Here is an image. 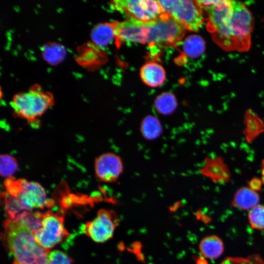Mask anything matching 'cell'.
I'll return each instance as SVG.
<instances>
[{
    "instance_id": "cell-1",
    "label": "cell",
    "mask_w": 264,
    "mask_h": 264,
    "mask_svg": "<svg viewBox=\"0 0 264 264\" xmlns=\"http://www.w3.org/2000/svg\"><path fill=\"white\" fill-rule=\"evenodd\" d=\"M230 19L212 33L214 42L226 51H248L254 27V18L243 2L232 0Z\"/></svg>"
},
{
    "instance_id": "cell-2",
    "label": "cell",
    "mask_w": 264,
    "mask_h": 264,
    "mask_svg": "<svg viewBox=\"0 0 264 264\" xmlns=\"http://www.w3.org/2000/svg\"><path fill=\"white\" fill-rule=\"evenodd\" d=\"M1 239L14 259L13 264H46L48 251L36 241L31 231L14 220L3 223Z\"/></svg>"
},
{
    "instance_id": "cell-3",
    "label": "cell",
    "mask_w": 264,
    "mask_h": 264,
    "mask_svg": "<svg viewBox=\"0 0 264 264\" xmlns=\"http://www.w3.org/2000/svg\"><path fill=\"white\" fill-rule=\"evenodd\" d=\"M53 95L39 84L31 86L27 90L16 93L10 102L16 116L35 125L40 118L54 104Z\"/></svg>"
},
{
    "instance_id": "cell-4",
    "label": "cell",
    "mask_w": 264,
    "mask_h": 264,
    "mask_svg": "<svg viewBox=\"0 0 264 264\" xmlns=\"http://www.w3.org/2000/svg\"><path fill=\"white\" fill-rule=\"evenodd\" d=\"M4 183L5 192L16 198L24 211L42 209L53 204L47 200L45 190L38 182L24 179H16L12 177L6 179Z\"/></svg>"
},
{
    "instance_id": "cell-5",
    "label": "cell",
    "mask_w": 264,
    "mask_h": 264,
    "mask_svg": "<svg viewBox=\"0 0 264 264\" xmlns=\"http://www.w3.org/2000/svg\"><path fill=\"white\" fill-rule=\"evenodd\" d=\"M147 43L150 46H176L183 39L186 30L181 23L165 12L155 20L147 22Z\"/></svg>"
},
{
    "instance_id": "cell-6",
    "label": "cell",
    "mask_w": 264,
    "mask_h": 264,
    "mask_svg": "<svg viewBox=\"0 0 264 264\" xmlns=\"http://www.w3.org/2000/svg\"><path fill=\"white\" fill-rule=\"evenodd\" d=\"M164 12L190 31L197 32L204 22L202 10L196 0H158Z\"/></svg>"
},
{
    "instance_id": "cell-7",
    "label": "cell",
    "mask_w": 264,
    "mask_h": 264,
    "mask_svg": "<svg viewBox=\"0 0 264 264\" xmlns=\"http://www.w3.org/2000/svg\"><path fill=\"white\" fill-rule=\"evenodd\" d=\"M64 215L48 211L43 213L42 227L31 233L37 242L50 251L56 244L66 239L69 234L64 226Z\"/></svg>"
},
{
    "instance_id": "cell-8",
    "label": "cell",
    "mask_w": 264,
    "mask_h": 264,
    "mask_svg": "<svg viewBox=\"0 0 264 264\" xmlns=\"http://www.w3.org/2000/svg\"><path fill=\"white\" fill-rule=\"evenodd\" d=\"M110 5L128 18L145 22L154 21L164 13L158 0H116L110 1Z\"/></svg>"
},
{
    "instance_id": "cell-9",
    "label": "cell",
    "mask_w": 264,
    "mask_h": 264,
    "mask_svg": "<svg viewBox=\"0 0 264 264\" xmlns=\"http://www.w3.org/2000/svg\"><path fill=\"white\" fill-rule=\"evenodd\" d=\"M119 219L113 211L100 209L96 218L87 222L83 228V232L96 242H104L111 239Z\"/></svg>"
},
{
    "instance_id": "cell-10",
    "label": "cell",
    "mask_w": 264,
    "mask_h": 264,
    "mask_svg": "<svg viewBox=\"0 0 264 264\" xmlns=\"http://www.w3.org/2000/svg\"><path fill=\"white\" fill-rule=\"evenodd\" d=\"M115 43L119 47L126 42L147 43L148 29L147 22L128 18L122 22H114Z\"/></svg>"
},
{
    "instance_id": "cell-11",
    "label": "cell",
    "mask_w": 264,
    "mask_h": 264,
    "mask_svg": "<svg viewBox=\"0 0 264 264\" xmlns=\"http://www.w3.org/2000/svg\"><path fill=\"white\" fill-rule=\"evenodd\" d=\"M207 14V29L211 34L225 24L233 12L232 0H196Z\"/></svg>"
},
{
    "instance_id": "cell-12",
    "label": "cell",
    "mask_w": 264,
    "mask_h": 264,
    "mask_svg": "<svg viewBox=\"0 0 264 264\" xmlns=\"http://www.w3.org/2000/svg\"><path fill=\"white\" fill-rule=\"evenodd\" d=\"M94 172L97 178L105 183L116 181L124 171L122 158L112 152L103 153L94 161Z\"/></svg>"
},
{
    "instance_id": "cell-13",
    "label": "cell",
    "mask_w": 264,
    "mask_h": 264,
    "mask_svg": "<svg viewBox=\"0 0 264 264\" xmlns=\"http://www.w3.org/2000/svg\"><path fill=\"white\" fill-rule=\"evenodd\" d=\"M140 75L142 81L151 87L161 86L166 79V72L163 67L152 61L146 63L141 67Z\"/></svg>"
},
{
    "instance_id": "cell-14",
    "label": "cell",
    "mask_w": 264,
    "mask_h": 264,
    "mask_svg": "<svg viewBox=\"0 0 264 264\" xmlns=\"http://www.w3.org/2000/svg\"><path fill=\"white\" fill-rule=\"evenodd\" d=\"M92 43L99 47L107 46L114 40V22H103L95 25L90 32Z\"/></svg>"
},
{
    "instance_id": "cell-15",
    "label": "cell",
    "mask_w": 264,
    "mask_h": 264,
    "mask_svg": "<svg viewBox=\"0 0 264 264\" xmlns=\"http://www.w3.org/2000/svg\"><path fill=\"white\" fill-rule=\"evenodd\" d=\"M260 198L258 192L249 187H243L235 193L232 201L234 207L243 210H250L259 204Z\"/></svg>"
},
{
    "instance_id": "cell-16",
    "label": "cell",
    "mask_w": 264,
    "mask_h": 264,
    "mask_svg": "<svg viewBox=\"0 0 264 264\" xmlns=\"http://www.w3.org/2000/svg\"><path fill=\"white\" fill-rule=\"evenodd\" d=\"M139 130L141 136L145 140L154 141L162 135L163 127L161 122L156 116L149 114L142 119Z\"/></svg>"
},
{
    "instance_id": "cell-17",
    "label": "cell",
    "mask_w": 264,
    "mask_h": 264,
    "mask_svg": "<svg viewBox=\"0 0 264 264\" xmlns=\"http://www.w3.org/2000/svg\"><path fill=\"white\" fill-rule=\"evenodd\" d=\"M199 248L204 257L216 259L222 254L224 245L222 241L218 236L210 235L200 241Z\"/></svg>"
},
{
    "instance_id": "cell-18",
    "label": "cell",
    "mask_w": 264,
    "mask_h": 264,
    "mask_svg": "<svg viewBox=\"0 0 264 264\" xmlns=\"http://www.w3.org/2000/svg\"><path fill=\"white\" fill-rule=\"evenodd\" d=\"M224 167L222 161L207 158L199 171L204 176L209 177L212 180H226L228 176L226 168H223Z\"/></svg>"
},
{
    "instance_id": "cell-19",
    "label": "cell",
    "mask_w": 264,
    "mask_h": 264,
    "mask_svg": "<svg viewBox=\"0 0 264 264\" xmlns=\"http://www.w3.org/2000/svg\"><path fill=\"white\" fill-rule=\"evenodd\" d=\"M184 53L188 57L196 59L201 56L205 50V43L203 39L198 35H190L183 43Z\"/></svg>"
},
{
    "instance_id": "cell-20",
    "label": "cell",
    "mask_w": 264,
    "mask_h": 264,
    "mask_svg": "<svg viewBox=\"0 0 264 264\" xmlns=\"http://www.w3.org/2000/svg\"><path fill=\"white\" fill-rule=\"evenodd\" d=\"M177 106L176 96L169 92H165L158 95L154 102L156 111L162 115L172 114L176 111Z\"/></svg>"
},
{
    "instance_id": "cell-21",
    "label": "cell",
    "mask_w": 264,
    "mask_h": 264,
    "mask_svg": "<svg viewBox=\"0 0 264 264\" xmlns=\"http://www.w3.org/2000/svg\"><path fill=\"white\" fill-rule=\"evenodd\" d=\"M66 49L60 44L47 43L43 47L44 59L51 65H57L61 62L66 56Z\"/></svg>"
},
{
    "instance_id": "cell-22",
    "label": "cell",
    "mask_w": 264,
    "mask_h": 264,
    "mask_svg": "<svg viewBox=\"0 0 264 264\" xmlns=\"http://www.w3.org/2000/svg\"><path fill=\"white\" fill-rule=\"evenodd\" d=\"M43 215V213L40 212L24 211L14 220L17 221L32 232L42 227Z\"/></svg>"
},
{
    "instance_id": "cell-23",
    "label": "cell",
    "mask_w": 264,
    "mask_h": 264,
    "mask_svg": "<svg viewBox=\"0 0 264 264\" xmlns=\"http://www.w3.org/2000/svg\"><path fill=\"white\" fill-rule=\"evenodd\" d=\"M16 159L8 154H1L0 156V173L6 179L12 177L18 169Z\"/></svg>"
},
{
    "instance_id": "cell-24",
    "label": "cell",
    "mask_w": 264,
    "mask_h": 264,
    "mask_svg": "<svg viewBox=\"0 0 264 264\" xmlns=\"http://www.w3.org/2000/svg\"><path fill=\"white\" fill-rule=\"evenodd\" d=\"M248 219L251 227L264 230V205L258 204L249 210Z\"/></svg>"
},
{
    "instance_id": "cell-25",
    "label": "cell",
    "mask_w": 264,
    "mask_h": 264,
    "mask_svg": "<svg viewBox=\"0 0 264 264\" xmlns=\"http://www.w3.org/2000/svg\"><path fill=\"white\" fill-rule=\"evenodd\" d=\"M71 259L66 254L59 250H54L48 254L46 264H71Z\"/></svg>"
},
{
    "instance_id": "cell-26",
    "label": "cell",
    "mask_w": 264,
    "mask_h": 264,
    "mask_svg": "<svg viewBox=\"0 0 264 264\" xmlns=\"http://www.w3.org/2000/svg\"><path fill=\"white\" fill-rule=\"evenodd\" d=\"M222 264H264V262L258 257L249 258H235L227 261Z\"/></svg>"
},
{
    "instance_id": "cell-27",
    "label": "cell",
    "mask_w": 264,
    "mask_h": 264,
    "mask_svg": "<svg viewBox=\"0 0 264 264\" xmlns=\"http://www.w3.org/2000/svg\"><path fill=\"white\" fill-rule=\"evenodd\" d=\"M262 184L263 183L261 179H259L254 178L253 179L250 180L248 187L252 190L258 192L261 189Z\"/></svg>"
},
{
    "instance_id": "cell-28",
    "label": "cell",
    "mask_w": 264,
    "mask_h": 264,
    "mask_svg": "<svg viewBox=\"0 0 264 264\" xmlns=\"http://www.w3.org/2000/svg\"><path fill=\"white\" fill-rule=\"evenodd\" d=\"M141 243L138 242L133 243L132 244V248L131 250H132V252L137 256L140 260H142L143 258L141 253Z\"/></svg>"
},
{
    "instance_id": "cell-29",
    "label": "cell",
    "mask_w": 264,
    "mask_h": 264,
    "mask_svg": "<svg viewBox=\"0 0 264 264\" xmlns=\"http://www.w3.org/2000/svg\"><path fill=\"white\" fill-rule=\"evenodd\" d=\"M261 180L264 185V158L263 159L261 166Z\"/></svg>"
},
{
    "instance_id": "cell-30",
    "label": "cell",
    "mask_w": 264,
    "mask_h": 264,
    "mask_svg": "<svg viewBox=\"0 0 264 264\" xmlns=\"http://www.w3.org/2000/svg\"><path fill=\"white\" fill-rule=\"evenodd\" d=\"M196 264H208V263L204 258H198L196 260Z\"/></svg>"
}]
</instances>
